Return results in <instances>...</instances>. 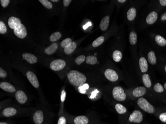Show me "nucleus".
Segmentation results:
<instances>
[{
    "mask_svg": "<svg viewBox=\"0 0 166 124\" xmlns=\"http://www.w3.org/2000/svg\"><path fill=\"white\" fill-rule=\"evenodd\" d=\"M66 62L61 59L54 60L50 63V67L51 69L54 71H59L63 69L66 66Z\"/></svg>",
    "mask_w": 166,
    "mask_h": 124,
    "instance_id": "0eeeda50",
    "label": "nucleus"
},
{
    "mask_svg": "<svg viewBox=\"0 0 166 124\" xmlns=\"http://www.w3.org/2000/svg\"><path fill=\"white\" fill-rule=\"evenodd\" d=\"M85 60H86V57L84 55H81L75 59V63H76L77 64L80 65L85 61Z\"/></svg>",
    "mask_w": 166,
    "mask_h": 124,
    "instance_id": "e433bc0d",
    "label": "nucleus"
},
{
    "mask_svg": "<svg viewBox=\"0 0 166 124\" xmlns=\"http://www.w3.org/2000/svg\"><path fill=\"white\" fill-rule=\"evenodd\" d=\"M112 58L114 61L119 62L122 58V54L119 50H115L112 54Z\"/></svg>",
    "mask_w": 166,
    "mask_h": 124,
    "instance_id": "393cba45",
    "label": "nucleus"
},
{
    "mask_svg": "<svg viewBox=\"0 0 166 124\" xmlns=\"http://www.w3.org/2000/svg\"><path fill=\"white\" fill-rule=\"evenodd\" d=\"M39 2H40L44 7L48 9H51L53 7L52 3L48 0H39Z\"/></svg>",
    "mask_w": 166,
    "mask_h": 124,
    "instance_id": "2f4dec72",
    "label": "nucleus"
},
{
    "mask_svg": "<svg viewBox=\"0 0 166 124\" xmlns=\"http://www.w3.org/2000/svg\"><path fill=\"white\" fill-rule=\"evenodd\" d=\"M155 41L157 43L161 46H165L166 45V40L162 36L157 35L155 37Z\"/></svg>",
    "mask_w": 166,
    "mask_h": 124,
    "instance_id": "cd10ccee",
    "label": "nucleus"
},
{
    "mask_svg": "<svg viewBox=\"0 0 166 124\" xmlns=\"http://www.w3.org/2000/svg\"><path fill=\"white\" fill-rule=\"evenodd\" d=\"M164 88H165V89H166V83H165V84H164Z\"/></svg>",
    "mask_w": 166,
    "mask_h": 124,
    "instance_id": "8fccbe9b",
    "label": "nucleus"
},
{
    "mask_svg": "<svg viewBox=\"0 0 166 124\" xmlns=\"http://www.w3.org/2000/svg\"><path fill=\"white\" fill-rule=\"evenodd\" d=\"M137 33L134 31L130 32L129 34V42L131 45H135L137 43Z\"/></svg>",
    "mask_w": 166,
    "mask_h": 124,
    "instance_id": "bb28decb",
    "label": "nucleus"
},
{
    "mask_svg": "<svg viewBox=\"0 0 166 124\" xmlns=\"http://www.w3.org/2000/svg\"><path fill=\"white\" fill-rule=\"evenodd\" d=\"M66 97V92L65 89H63L61 91L60 97L61 102L63 104L65 102Z\"/></svg>",
    "mask_w": 166,
    "mask_h": 124,
    "instance_id": "58836bf2",
    "label": "nucleus"
},
{
    "mask_svg": "<svg viewBox=\"0 0 166 124\" xmlns=\"http://www.w3.org/2000/svg\"><path fill=\"white\" fill-rule=\"evenodd\" d=\"M160 3L163 6H166V0H160Z\"/></svg>",
    "mask_w": 166,
    "mask_h": 124,
    "instance_id": "c03bdc74",
    "label": "nucleus"
},
{
    "mask_svg": "<svg viewBox=\"0 0 166 124\" xmlns=\"http://www.w3.org/2000/svg\"><path fill=\"white\" fill-rule=\"evenodd\" d=\"M61 36H62V34L60 32H56L51 35L49 39L51 42H55L58 40L59 39H60Z\"/></svg>",
    "mask_w": 166,
    "mask_h": 124,
    "instance_id": "c756f323",
    "label": "nucleus"
},
{
    "mask_svg": "<svg viewBox=\"0 0 166 124\" xmlns=\"http://www.w3.org/2000/svg\"><path fill=\"white\" fill-rule=\"evenodd\" d=\"M77 47V44L75 42H72L71 43L64 48V52L66 54H70L73 53Z\"/></svg>",
    "mask_w": 166,
    "mask_h": 124,
    "instance_id": "4be33fe9",
    "label": "nucleus"
},
{
    "mask_svg": "<svg viewBox=\"0 0 166 124\" xmlns=\"http://www.w3.org/2000/svg\"><path fill=\"white\" fill-rule=\"evenodd\" d=\"M118 2L121 3H123L124 2H126V0H118Z\"/></svg>",
    "mask_w": 166,
    "mask_h": 124,
    "instance_id": "de8ad7c7",
    "label": "nucleus"
},
{
    "mask_svg": "<svg viewBox=\"0 0 166 124\" xmlns=\"http://www.w3.org/2000/svg\"><path fill=\"white\" fill-rule=\"evenodd\" d=\"M104 41V37L99 36L98 38L96 39L94 41H93L92 45L94 47H97L101 45Z\"/></svg>",
    "mask_w": 166,
    "mask_h": 124,
    "instance_id": "7c9ffc66",
    "label": "nucleus"
},
{
    "mask_svg": "<svg viewBox=\"0 0 166 124\" xmlns=\"http://www.w3.org/2000/svg\"><path fill=\"white\" fill-rule=\"evenodd\" d=\"M19 23H21V21L18 18H16L14 16H11L9 19V26L11 29H13L15 26Z\"/></svg>",
    "mask_w": 166,
    "mask_h": 124,
    "instance_id": "6ab92c4d",
    "label": "nucleus"
},
{
    "mask_svg": "<svg viewBox=\"0 0 166 124\" xmlns=\"http://www.w3.org/2000/svg\"><path fill=\"white\" fill-rule=\"evenodd\" d=\"M109 19H110L109 16H106L101 19L99 24V28L101 30L106 31L108 29L109 25Z\"/></svg>",
    "mask_w": 166,
    "mask_h": 124,
    "instance_id": "f3484780",
    "label": "nucleus"
},
{
    "mask_svg": "<svg viewBox=\"0 0 166 124\" xmlns=\"http://www.w3.org/2000/svg\"><path fill=\"white\" fill-rule=\"evenodd\" d=\"M13 32L15 35L19 38L23 39L27 35L26 28L23 24L19 23L13 28Z\"/></svg>",
    "mask_w": 166,
    "mask_h": 124,
    "instance_id": "20e7f679",
    "label": "nucleus"
},
{
    "mask_svg": "<svg viewBox=\"0 0 166 124\" xmlns=\"http://www.w3.org/2000/svg\"><path fill=\"white\" fill-rule=\"evenodd\" d=\"M139 67L140 70L142 73H146L147 71H148V64L146 59L144 57H141L140 58L139 61Z\"/></svg>",
    "mask_w": 166,
    "mask_h": 124,
    "instance_id": "a211bd4d",
    "label": "nucleus"
},
{
    "mask_svg": "<svg viewBox=\"0 0 166 124\" xmlns=\"http://www.w3.org/2000/svg\"><path fill=\"white\" fill-rule=\"evenodd\" d=\"M158 18V14L156 11H152L147 16L146 19V23L149 24L154 23Z\"/></svg>",
    "mask_w": 166,
    "mask_h": 124,
    "instance_id": "dca6fc26",
    "label": "nucleus"
},
{
    "mask_svg": "<svg viewBox=\"0 0 166 124\" xmlns=\"http://www.w3.org/2000/svg\"><path fill=\"white\" fill-rule=\"evenodd\" d=\"M112 96L118 101H124L126 99V94L121 86H116L112 90Z\"/></svg>",
    "mask_w": 166,
    "mask_h": 124,
    "instance_id": "7ed1b4c3",
    "label": "nucleus"
},
{
    "mask_svg": "<svg viewBox=\"0 0 166 124\" xmlns=\"http://www.w3.org/2000/svg\"><path fill=\"white\" fill-rule=\"evenodd\" d=\"M7 77V73L4 69L2 68H0V77L1 78H5Z\"/></svg>",
    "mask_w": 166,
    "mask_h": 124,
    "instance_id": "79ce46f5",
    "label": "nucleus"
},
{
    "mask_svg": "<svg viewBox=\"0 0 166 124\" xmlns=\"http://www.w3.org/2000/svg\"><path fill=\"white\" fill-rule=\"evenodd\" d=\"M26 77L31 85L35 89L39 87V81L36 77V75L31 71H28L26 74Z\"/></svg>",
    "mask_w": 166,
    "mask_h": 124,
    "instance_id": "6e6552de",
    "label": "nucleus"
},
{
    "mask_svg": "<svg viewBox=\"0 0 166 124\" xmlns=\"http://www.w3.org/2000/svg\"><path fill=\"white\" fill-rule=\"evenodd\" d=\"M58 44L56 43H53L45 49V53L47 55H51L56 51L58 48Z\"/></svg>",
    "mask_w": 166,
    "mask_h": 124,
    "instance_id": "aec40b11",
    "label": "nucleus"
},
{
    "mask_svg": "<svg viewBox=\"0 0 166 124\" xmlns=\"http://www.w3.org/2000/svg\"><path fill=\"white\" fill-rule=\"evenodd\" d=\"M115 109L117 113L119 114H124L127 112V109L126 107L124 106L123 105L119 103H117L116 104L115 106Z\"/></svg>",
    "mask_w": 166,
    "mask_h": 124,
    "instance_id": "b1692460",
    "label": "nucleus"
},
{
    "mask_svg": "<svg viewBox=\"0 0 166 124\" xmlns=\"http://www.w3.org/2000/svg\"><path fill=\"white\" fill-rule=\"evenodd\" d=\"M159 119L162 122L166 123V112L161 113L160 115Z\"/></svg>",
    "mask_w": 166,
    "mask_h": 124,
    "instance_id": "ea45409f",
    "label": "nucleus"
},
{
    "mask_svg": "<svg viewBox=\"0 0 166 124\" xmlns=\"http://www.w3.org/2000/svg\"><path fill=\"white\" fill-rule=\"evenodd\" d=\"M67 122L68 120L67 117L64 115H61L58 120L57 124H67Z\"/></svg>",
    "mask_w": 166,
    "mask_h": 124,
    "instance_id": "f704fd0d",
    "label": "nucleus"
},
{
    "mask_svg": "<svg viewBox=\"0 0 166 124\" xmlns=\"http://www.w3.org/2000/svg\"><path fill=\"white\" fill-rule=\"evenodd\" d=\"M154 89L156 92L162 93V92H163L164 91V87H163L161 84H160V83H157V84H155V85H154Z\"/></svg>",
    "mask_w": 166,
    "mask_h": 124,
    "instance_id": "473e14b6",
    "label": "nucleus"
},
{
    "mask_svg": "<svg viewBox=\"0 0 166 124\" xmlns=\"http://www.w3.org/2000/svg\"><path fill=\"white\" fill-rule=\"evenodd\" d=\"M0 87L1 89L4 90L6 92H10V93H14L16 91V89L15 86H13L11 84L8 82H1L0 84Z\"/></svg>",
    "mask_w": 166,
    "mask_h": 124,
    "instance_id": "f8f14e48",
    "label": "nucleus"
},
{
    "mask_svg": "<svg viewBox=\"0 0 166 124\" xmlns=\"http://www.w3.org/2000/svg\"><path fill=\"white\" fill-rule=\"evenodd\" d=\"M23 57L26 61L28 63L33 64L38 62V58L33 54L28 53H25L23 54Z\"/></svg>",
    "mask_w": 166,
    "mask_h": 124,
    "instance_id": "2eb2a0df",
    "label": "nucleus"
},
{
    "mask_svg": "<svg viewBox=\"0 0 166 124\" xmlns=\"http://www.w3.org/2000/svg\"><path fill=\"white\" fill-rule=\"evenodd\" d=\"M162 21H166V13H163V15L161 16V18Z\"/></svg>",
    "mask_w": 166,
    "mask_h": 124,
    "instance_id": "a18cd8bd",
    "label": "nucleus"
},
{
    "mask_svg": "<svg viewBox=\"0 0 166 124\" xmlns=\"http://www.w3.org/2000/svg\"><path fill=\"white\" fill-rule=\"evenodd\" d=\"M0 124H11V123L8 122H5V121H1Z\"/></svg>",
    "mask_w": 166,
    "mask_h": 124,
    "instance_id": "49530a36",
    "label": "nucleus"
},
{
    "mask_svg": "<svg viewBox=\"0 0 166 124\" xmlns=\"http://www.w3.org/2000/svg\"><path fill=\"white\" fill-rule=\"evenodd\" d=\"M148 60L149 62L153 65L156 64V57L154 51H150L148 55Z\"/></svg>",
    "mask_w": 166,
    "mask_h": 124,
    "instance_id": "a878e982",
    "label": "nucleus"
},
{
    "mask_svg": "<svg viewBox=\"0 0 166 124\" xmlns=\"http://www.w3.org/2000/svg\"><path fill=\"white\" fill-rule=\"evenodd\" d=\"M51 1L53 2H58L59 1L58 0H51Z\"/></svg>",
    "mask_w": 166,
    "mask_h": 124,
    "instance_id": "09e8293b",
    "label": "nucleus"
},
{
    "mask_svg": "<svg viewBox=\"0 0 166 124\" xmlns=\"http://www.w3.org/2000/svg\"><path fill=\"white\" fill-rule=\"evenodd\" d=\"M89 118L84 115L76 116L73 120V124H89Z\"/></svg>",
    "mask_w": 166,
    "mask_h": 124,
    "instance_id": "ddd939ff",
    "label": "nucleus"
},
{
    "mask_svg": "<svg viewBox=\"0 0 166 124\" xmlns=\"http://www.w3.org/2000/svg\"><path fill=\"white\" fill-rule=\"evenodd\" d=\"M18 114V111L16 109L12 107H9L5 108L2 111L1 115L3 117L10 118L16 116Z\"/></svg>",
    "mask_w": 166,
    "mask_h": 124,
    "instance_id": "9d476101",
    "label": "nucleus"
},
{
    "mask_svg": "<svg viewBox=\"0 0 166 124\" xmlns=\"http://www.w3.org/2000/svg\"><path fill=\"white\" fill-rule=\"evenodd\" d=\"M137 14L136 10L134 8H131L127 11V18L129 21H133L135 19Z\"/></svg>",
    "mask_w": 166,
    "mask_h": 124,
    "instance_id": "412c9836",
    "label": "nucleus"
},
{
    "mask_svg": "<svg viewBox=\"0 0 166 124\" xmlns=\"http://www.w3.org/2000/svg\"><path fill=\"white\" fill-rule=\"evenodd\" d=\"M89 88V86L88 84H84L83 86H80L79 87V90L80 93L81 94H85L86 91V89Z\"/></svg>",
    "mask_w": 166,
    "mask_h": 124,
    "instance_id": "4c0bfd02",
    "label": "nucleus"
},
{
    "mask_svg": "<svg viewBox=\"0 0 166 124\" xmlns=\"http://www.w3.org/2000/svg\"><path fill=\"white\" fill-rule=\"evenodd\" d=\"M64 6H68L69 4L72 2L71 0H64L63 1Z\"/></svg>",
    "mask_w": 166,
    "mask_h": 124,
    "instance_id": "37998d69",
    "label": "nucleus"
},
{
    "mask_svg": "<svg viewBox=\"0 0 166 124\" xmlns=\"http://www.w3.org/2000/svg\"><path fill=\"white\" fill-rule=\"evenodd\" d=\"M86 63L88 64H96L98 63V59L96 57L94 56H89L87 57Z\"/></svg>",
    "mask_w": 166,
    "mask_h": 124,
    "instance_id": "c85d7f7f",
    "label": "nucleus"
},
{
    "mask_svg": "<svg viewBox=\"0 0 166 124\" xmlns=\"http://www.w3.org/2000/svg\"><path fill=\"white\" fill-rule=\"evenodd\" d=\"M104 76L109 81L112 82H115L118 79V75L114 69H106L104 72Z\"/></svg>",
    "mask_w": 166,
    "mask_h": 124,
    "instance_id": "1a4fd4ad",
    "label": "nucleus"
},
{
    "mask_svg": "<svg viewBox=\"0 0 166 124\" xmlns=\"http://www.w3.org/2000/svg\"><path fill=\"white\" fill-rule=\"evenodd\" d=\"M1 4L3 8H6L10 3V0H1Z\"/></svg>",
    "mask_w": 166,
    "mask_h": 124,
    "instance_id": "a19ab883",
    "label": "nucleus"
},
{
    "mask_svg": "<svg viewBox=\"0 0 166 124\" xmlns=\"http://www.w3.org/2000/svg\"><path fill=\"white\" fill-rule=\"evenodd\" d=\"M72 40L70 38H66L62 41V42L61 43V46L62 47V48H65L66 47L68 46L70 44L72 43Z\"/></svg>",
    "mask_w": 166,
    "mask_h": 124,
    "instance_id": "72a5a7b5",
    "label": "nucleus"
},
{
    "mask_svg": "<svg viewBox=\"0 0 166 124\" xmlns=\"http://www.w3.org/2000/svg\"><path fill=\"white\" fill-rule=\"evenodd\" d=\"M33 121L34 124H45L44 113L40 110H38L34 112L33 116Z\"/></svg>",
    "mask_w": 166,
    "mask_h": 124,
    "instance_id": "423d86ee",
    "label": "nucleus"
},
{
    "mask_svg": "<svg viewBox=\"0 0 166 124\" xmlns=\"http://www.w3.org/2000/svg\"><path fill=\"white\" fill-rule=\"evenodd\" d=\"M146 93V89L143 86L136 87L133 90L132 94L135 97H139L143 96Z\"/></svg>",
    "mask_w": 166,
    "mask_h": 124,
    "instance_id": "4468645a",
    "label": "nucleus"
},
{
    "mask_svg": "<svg viewBox=\"0 0 166 124\" xmlns=\"http://www.w3.org/2000/svg\"><path fill=\"white\" fill-rule=\"evenodd\" d=\"M137 104L141 109L146 113L149 114L155 113V109L154 107L143 97H140L138 99Z\"/></svg>",
    "mask_w": 166,
    "mask_h": 124,
    "instance_id": "f03ea898",
    "label": "nucleus"
},
{
    "mask_svg": "<svg viewBox=\"0 0 166 124\" xmlns=\"http://www.w3.org/2000/svg\"><path fill=\"white\" fill-rule=\"evenodd\" d=\"M15 98L16 101L21 104H24L28 100V96L23 90H18L15 94Z\"/></svg>",
    "mask_w": 166,
    "mask_h": 124,
    "instance_id": "9b49d317",
    "label": "nucleus"
},
{
    "mask_svg": "<svg viewBox=\"0 0 166 124\" xmlns=\"http://www.w3.org/2000/svg\"><path fill=\"white\" fill-rule=\"evenodd\" d=\"M69 82L73 86L79 87L86 82L87 77L82 73L76 70L70 71L67 74Z\"/></svg>",
    "mask_w": 166,
    "mask_h": 124,
    "instance_id": "f257e3e1",
    "label": "nucleus"
},
{
    "mask_svg": "<svg viewBox=\"0 0 166 124\" xmlns=\"http://www.w3.org/2000/svg\"><path fill=\"white\" fill-rule=\"evenodd\" d=\"M7 31V26L3 23V21H0V33L1 34H5Z\"/></svg>",
    "mask_w": 166,
    "mask_h": 124,
    "instance_id": "c9c22d12",
    "label": "nucleus"
},
{
    "mask_svg": "<svg viewBox=\"0 0 166 124\" xmlns=\"http://www.w3.org/2000/svg\"><path fill=\"white\" fill-rule=\"evenodd\" d=\"M142 81L144 86L147 88H150L152 86V82L149 74H145L142 76Z\"/></svg>",
    "mask_w": 166,
    "mask_h": 124,
    "instance_id": "5701e85b",
    "label": "nucleus"
},
{
    "mask_svg": "<svg viewBox=\"0 0 166 124\" xmlns=\"http://www.w3.org/2000/svg\"><path fill=\"white\" fill-rule=\"evenodd\" d=\"M165 72H166V65L165 66Z\"/></svg>",
    "mask_w": 166,
    "mask_h": 124,
    "instance_id": "3c124183",
    "label": "nucleus"
},
{
    "mask_svg": "<svg viewBox=\"0 0 166 124\" xmlns=\"http://www.w3.org/2000/svg\"><path fill=\"white\" fill-rule=\"evenodd\" d=\"M143 120V116L141 112L139 110H134L129 117V121L132 123L139 124Z\"/></svg>",
    "mask_w": 166,
    "mask_h": 124,
    "instance_id": "39448f33",
    "label": "nucleus"
}]
</instances>
